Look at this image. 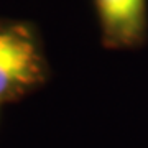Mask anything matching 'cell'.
<instances>
[{
    "instance_id": "6da1fadb",
    "label": "cell",
    "mask_w": 148,
    "mask_h": 148,
    "mask_svg": "<svg viewBox=\"0 0 148 148\" xmlns=\"http://www.w3.org/2000/svg\"><path fill=\"white\" fill-rule=\"evenodd\" d=\"M49 79L41 40L25 21H0V106L15 104Z\"/></svg>"
},
{
    "instance_id": "7a4b0ae2",
    "label": "cell",
    "mask_w": 148,
    "mask_h": 148,
    "mask_svg": "<svg viewBox=\"0 0 148 148\" xmlns=\"http://www.w3.org/2000/svg\"><path fill=\"white\" fill-rule=\"evenodd\" d=\"M107 48H137L147 38V0H94Z\"/></svg>"
}]
</instances>
